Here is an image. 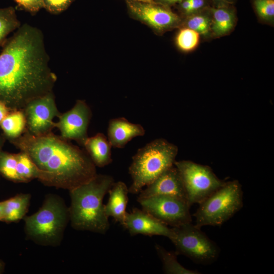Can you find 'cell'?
Here are the masks:
<instances>
[{"instance_id":"cell-1","label":"cell","mask_w":274,"mask_h":274,"mask_svg":"<svg viewBox=\"0 0 274 274\" xmlns=\"http://www.w3.org/2000/svg\"><path fill=\"white\" fill-rule=\"evenodd\" d=\"M2 47L0 102L11 110H22L31 100L53 92L57 77L40 29L24 24Z\"/></svg>"},{"instance_id":"cell-2","label":"cell","mask_w":274,"mask_h":274,"mask_svg":"<svg viewBox=\"0 0 274 274\" xmlns=\"http://www.w3.org/2000/svg\"><path fill=\"white\" fill-rule=\"evenodd\" d=\"M68 141L52 132L35 135L26 129L19 138L10 140L37 166L41 182L69 191L87 182L97 173L96 166L85 150Z\"/></svg>"},{"instance_id":"cell-3","label":"cell","mask_w":274,"mask_h":274,"mask_svg":"<svg viewBox=\"0 0 274 274\" xmlns=\"http://www.w3.org/2000/svg\"><path fill=\"white\" fill-rule=\"evenodd\" d=\"M115 182L110 175L97 174L70 190V221L73 228L104 234L110 228L103 199Z\"/></svg>"},{"instance_id":"cell-4","label":"cell","mask_w":274,"mask_h":274,"mask_svg":"<svg viewBox=\"0 0 274 274\" xmlns=\"http://www.w3.org/2000/svg\"><path fill=\"white\" fill-rule=\"evenodd\" d=\"M23 219L24 231L29 239L40 245L57 246L62 240L70 221L68 208L59 196L48 194L39 210Z\"/></svg>"},{"instance_id":"cell-5","label":"cell","mask_w":274,"mask_h":274,"mask_svg":"<svg viewBox=\"0 0 274 274\" xmlns=\"http://www.w3.org/2000/svg\"><path fill=\"white\" fill-rule=\"evenodd\" d=\"M178 148L163 139H157L140 148L129 167L132 183L129 193L138 194L163 172L174 165Z\"/></svg>"},{"instance_id":"cell-6","label":"cell","mask_w":274,"mask_h":274,"mask_svg":"<svg viewBox=\"0 0 274 274\" xmlns=\"http://www.w3.org/2000/svg\"><path fill=\"white\" fill-rule=\"evenodd\" d=\"M243 207V192L237 180L226 182L199 203L194 216L195 225L221 226Z\"/></svg>"},{"instance_id":"cell-7","label":"cell","mask_w":274,"mask_h":274,"mask_svg":"<svg viewBox=\"0 0 274 274\" xmlns=\"http://www.w3.org/2000/svg\"><path fill=\"white\" fill-rule=\"evenodd\" d=\"M200 228L192 222L172 227L169 239L178 255H183L199 264H212L219 257L220 248Z\"/></svg>"},{"instance_id":"cell-8","label":"cell","mask_w":274,"mask_h":274,"mask_svg":"<svg viewBox=\"0 0 274 274\" xmlns=\"http://www.w3.org/2000/svg\"><path fill=\"white\" fill-rule=\"evenodd\" d=\"M191 206L200 203L226 182L219 179L208 166L189 160L175 161Z\"/></svg>"},{"instance_id":"cell-9","label":"cell","mask_w":274,"mask_h":274,"mask_svg":"<svg viewBox=\"0 0 274 274\" xmlns=\"http://www.w3.org/2000/svg\"><path fill=\"white\" fill-rule=\"evenodd\" d=\"M142 209L172 227L192 222L191 206L185 200L169 195L137 198Z\"/></svg>"},{"instance_id":"cell-10","label":"cell","mask_w":274,"mask_h":274,"mask_svg":"<svg viewBox=\"0 0 274 274\" xmlns=\"http://www.w3.org/2000/svg\"><path fill=\"white\" fill-rule=\"evenodd\" d=\"M130 15L134 19L150 26L158 34L179 28L182 17L169 7L155 2L145 3L126 1Z\"/></svg>"},{"instance_id":"cell-11","label":"cell","mask_w":274,"mask_h":274,"mask_svg":"<svg viewBox=\"0 0 274 274\" xmlns=\"http://www.w3.org/2000/svg\"><path fill=\"white\" fill-rule=\"evenodd\" d=\"M22 110L26 119V129L35 135L52 132L55 127L54 119L60 114L53 92L31 100Z\"/></svg>"},{"instance_id":"cell-12","label":"cell","mask_w":274,"mask_h":274,"mask_svg":"<svg viewBox=\"0 0 274 274\" xmlns=\"http://www.w3.org/2000/svg\"><path fill=\"white\" fill-rule=\"evenodd\" d=\"M91 117L90 107L85 100L79 99L71 109L60 113L55 126L59 130L62 138L75 140L83 146L88 137L87 130Z\"/></svg>"},{"instance_id":"cell-13","label":"cell","mask_w":274,"mask_h":274,"mask_svg":"<svg viewBox=\"0 0 274 274\" xmlns=\"http://www.w3.org/2000/svg\"><path fill=\"white\" fill-rule=\"evenodd\" d=\"M123 227L132 236L160 235L170 239L173 234L172 228L146 211L138 208L126 213Z\"/></svg>"},{"instance_id":"cell-14","label":"cell","mask_w":274,"mask_h":274,"mask_svg":"<svg viewBox=\"0 0 274 274\" xmlns=\"http://www.w3.org/2000/svg\"><path fill=\"white\" fill-rule=\"evenodd\" d=\"M146 187L139 193V198L169 195L179 197L188 203L182 179L178 169L174 165Z\"/></svg>"},{"instance_id":"cell-15","label":"cell","mask_w":274,"mask_h":274,"mask_svg":"<svg viewBox=\"0 0 274 274\" xmlns=\"http://www.w3.org/2000/svg\"><path fill=\"white\" fill-rule=\"evenodd\" d=\"M145 134L142 125L131 123L124 117L111 119L109 122L107 138L114 148H123L132 139Z\"/></svg>"},{"instance_id":"cell-16","label":"cell","mask_w":274,"mask_h":274,"mask_svg":"<svg viewBox=\"0 0 274 274\" xmlns=\"http://www.w3.org/2000/svg\"><path fill=\"white\" fill-rule=\"evenodd\" d=\"M211 14V38H219L230 34L237 22L236 9L233 5H213Z\"/></svg>"},{"instance_id":"cell-17","label":"cell","mask_w":274,"mask_h":274,"mask_svg":"<svg viewBox=\"0 0 274 274\" xmlns=\"http://www.w3.org/2000/svg\"><path fill=\"white\" fill-rule=\"evenodd\" d=\"M128 188L122 181L114 182L108 191V202L104 204L106 215L114 218L123 226L126 214V206L128 201Z\"/></svg>"},{"instance_id":"cell-18","label":"cell","mask_w":274,"mask_h":274,"mask_svg":"<svg viewBox=\"0 0 274 274\" xmlns=\"http://www.w3.org/2000/svg\"><path fill=\"white\" fill-rule=\"evenodd\" d=\"M83 146L96 166L102 167L112 162V146L102 133L88 137Z\"/></svg>"},{"instance_id":"cell-19","label":"cell","mask_w":274,"mask_h":274,"mask_svg":"<svg viewBox=\"0 0 274 274\" xmlns=\"http://www.w3.org/2000/svg\"><path fill=\"white\" fill-rule=\"evenodd\" d=\"M31 195L20 193L3 201L4 222H16L26 216L30 204Z\"/></svg>"},{"instance_id":"cell-20","label":"cell","mask_w":274,"mask_h":274,"mask_svg":"<svg viewBox=\"0 0 274 274\" xmlns=\"http://www.w3.org/2000/svg\"><path fill=\"white\" fill-rule=\"evenodd\" d=\"M210 8L211 6L199 12L182 17V23L180 27L191 28L206 39L211 38V14Z\"/></svg>"},{"instance_id":"cell-21","label":"cell","mask_w":274,"mask_h":274,"mask_svg":"<svg viewBox=\"0 0 274 274\" xmlns=\"http://www.w3.org/2000/svg\"><path fill=\"white\" fill-rule=\"evenodd\" d=\"M0 127L9 140L20 136L26 128V119L23 110H11L1 123Z\"/></svg>"},{"instance_id":"cell-22","label":"cell","mask_w":274,"mask_h":274,"mask_svg":"<svg viewBox=\"0 0 274 274\" xmlns=\"http://www.w3.org/2000/svg\"><path fill=\"white\" fill-rule=\"evenodd\" d=\"M155 250L162 264L164 273L167 274H199V271L187 269L182 266L177 260L176 251L166 250L161 246L156 244Z\"/></svg>"},{"instance_id":"cell-23","label":"cell","mask_w":274,"mask_h":274,"mask_svg":"<svg viewBox=\"0 0 274 274\" xmlns=\"http://www.w3.org/2000/svg\"><path fill=\"white\" fill-rule=\"evenodd\" d=\"M16 173L18 182H28L39 178L40 171L30 157L25 152L17 153Z\"/></svg>"},{"instance_id":"cell-24","label":"cell","mask_w":274,"mask_h":274,"mask_svg":"<svg viewBox=\"0 0 274 274\" xmlns=\"http://www.w3.org/2000/svg\"><path fill=\"white\" fill-rule=\"evenodd\" d=\"M20 26L14 8H0V46H3L6 42L7 36Z\"/></svg>"},{"instance_id":"cell-25","label":"cell","mask_w":274,"mask_h":274,"mask_svg":"<svg viewBox=\"0 0 274 274\" xmlns=\"http://www.w3.org/2000/svg\"><path fill=\"white\" fill-rule=\"evenodd\" d=\"M200 38V35L196 31L186 27H180L175 37V44L181 51L190 52L198 47Z\"/></svg>"},{"instance_id":"cell-26","label":"cell","mask_w":274,"mask_h":274,"mask_svg":"<svg viewBox=\"0 0 274 274\" xmlns=\"http://www.w3.org/2000/svg\"><path fill=\"white\" fill-rule=\"evenodd\" d=\"M17 153L0 150V175L10 181L18 182L16 173Z\"/></svg>"},{"instance_id":"cell-27","label":"cell","mask_w":274,"mask_h":274,"mask_svg":"<svg viewBox=\"0 0 274 274\" xmlns=\"http://www.w3.org/2000/svg\"><path fill=\"white\" fill-rule=\"evenodd\" d=\"M256 15L260 21L271 25L274 22V0H252Z\"/></svg>"},{"instance_id":"cell-28","label":"cell","mask_w":274,"mask_h":274,"mask_svg":"<svg viewBox=\"0 0 274 274\" xmlns=\"http://www.w3.org/2000/svg\"><path fill=\"white\" fill-rule=\"evenodd\" d=\"M211 0H183L178 4L182 17L199 12L211 6Z\"/></svg>"},{"instance_id":"cell-29","label":"cell","mask_w":274,"mask_h":274,"mask_svg":"<svg viewBox=\"0 0 274 274\" xmlns=\"http://www.w3.org/2000/svg\"><path fill=\"white\" fill-rule=\"evenodd\" d=\"M74 0H43L44 8L53 14L66 10Z\"/></svg>"},{"instance_id":"cell-30","label":"cell","mask_w":274,"mask_h":274,"mask_svg":"<svg viewBox=\"0 0 274 274\" xmlns=\"http://www.w3.org/2000/svg\"><path fill=\"white\" fill-rule=\"evenodd\" d=\"M19 7L24 10L35 14L40 9L44 8L43 0H14Z\"/></svg>"},{"instance_id":"cell-31","label":"cell","mask_w":274,"mask_h":274,"mask_svg":"<svg viewBox=\"0 0 274 274\" xmlns=\"http://www.w3.org/2000/svg\"><path fill=\"white\" fill-rule=\"evenodd\" d=\"M11 110L4 103L0 102V124Z\"/></svg>"},{"instance_id":"cell-32","label":"cell","mask_w":274,"mask_h":274,"mask_svg":"<svg viewBox=\"0 0 274 274\" xmlns=\"http://www.w3.org/2000/svg\"><path fill=\"white\" fill-rule=\"evenodd\" d=\"M183 0H154V2L166 6H170L178 4Z\"/></svg>"},{"instance_id":"cell-33","label":"cell","mask_w":274,"mask_h":274,"mask_svg":"<svg viewBox=\"0 0 274 274\" xmlns=\"http://www.w3.org/2000/svg\"><path fill=\"white\" fill-rule=\"evenodd\" d=\"M213 2V5L217 4H230L233 5L237 0H211Z\"/></svg>"},{"instance_id":"cell-34","label":"cell","mask_w":274,"mask_h":274,"mask_svg":"<svg viewBox=\"0 0 274 274\" xmlns=\"http://www.w3.org/2000/svg\"><path fill=\"white\" fill-rule=\"evenodd\" d=\"M4 203L3 201L0 202V221L4 222Z\"/></svg>"},{"instance_id":"cell-35","label":"cell","mask_w":274,"mask_h":274,"mask_svg":"<svg viewBox=\"0 0 274 274\" xmlns=\"http://www.w3.org/2000/svg\"><path fill=\"white\" fill-rule=\"evenodd\" d=\"M5 264L4 261L0 259V274L3 273L5 270Z\"/></svg>"},{"instance_id":"cell-36","label":"cell","mask_w":274,"mask_h":274,"mask_svg":"<svg viewBox=\"0 0 274 274\" xmlns=\"http://www.w3.org/2000/svg\"><path fill=\"white\" fill-rule=\"evenodd\" d=\"M126 1H136V2H145V3L154 2V0H126Z\"/></svg>"},{"instance_id":"cell-37","label":"cell","mask_w":274,"mask_h":274,"mask_svg":"<svg viewBox=\"0 0 274 274\" xmlns=\"http://www.w3.org/2000/svg\"><path fill=\"white\" fill-rule=\"evenodd\" d=\"M4 143V139L1 134H0V150H1Z\"/></svg>"}]
</instances>
